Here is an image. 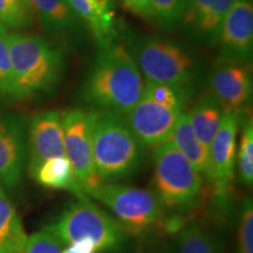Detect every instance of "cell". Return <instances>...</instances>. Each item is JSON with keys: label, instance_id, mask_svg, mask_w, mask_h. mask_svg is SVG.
I'll use <instances>...</instances> for the list:
<instances>
[{"label": "cell", "instance_id": "cell-30", "mask_svg": "<svg viewBox=\"0 0 253 253\" xmlns=\"http://www.w3.org/2000/svg\"><path fill=\"white\" fill-rule=\"evenodd\" d=\"M129 9L143 18H153L150 0H121Z\"/></svg>", "mask_w": 253, "mask_h": 253}, {"label": "cell", "instance_id": "cell-13", "mask_svg": "<svg viewBox=\"0 0 253 253\" xmlns=\"http://www.w3.org/2000/svg\"><path fill=\"white\" fill-rule=\"evenodd\" d=\"M66 156L62 113L45 110L31 120L27 141V169L32 175L38 167L53 157Z\"/></svg>", "mask_w": 253, "mask_h": 253}, {"label": "cell", "instance_id": "cell-6", "mask_svg": "<svg viewBox=\"0 0 253 253\" xmlns=\"http://www.w3.org/2000/svg\"><path fill=\"white\" fill-rule=\"evenodd\" d=\"M131 55L145 81L188 88L195 80L197 61L182 45L160 38H145L134 43Z\"/></svg>", "mask_w": 253, "mask_h": 253}, {"label": "cell", "instance_id": "cell-24", "mask_svg": "<svg viewBox=\"0 0 253 253\" xmlns=\"http://www.w3.org/2000/svg\"><path fill=\"white\" fill-rule=\"evenodd\" d=\"M236 163L240 182L251 186L253 182V125L251 119L246 120L243 126Z\"/></svg>", "mask_w": 253, "mask_h": 253}, {"label": "cell", "instance_id": "cell-23", "mask_svg": "<svg viewBox=\"0 0 253 253\" xmlns=\"http://www.w3.org/2000/svg\"><path fill=\"white\" fill-rule=\"evenodd\" d=\"M188 96L189 90L185 87L144 81L143 97L169 108L183 110L188 101Z\"/></svg>", "mask_w": 253, "mask_h": 253}, {"label": "cell", "instance_id": "cell-10", "mask_svg": "<svg viewBox=\"0 0 253 253\" xmlns=\"http://www.w3.org/2000/svg\"><path fill=\"white\" fill-rule=\"evenodd\" d=\"M214 45L219 61L249 63L253 49L252 0H237L224 18Z\"/></svg>", "mask_w": 253, "mask_h": 253}, {"label": "cell", "instance_id": "cell-18", "mask_svg": "<svg viewBox=\"0 0 253 253\" xmlns=\"http://www.w3.org/2000/svg\"><path fill=\"white\" fill-rule=\"evenodd\" d=\"M42 186L49 189L65 190L82 202H91L79 184L72 166L66 156L53 157L45 161L31 175Z\"/></svg>", "mask_w": 253, "mask_h": 253}, {"label": "cell", "instance_id": "cell-14", "mask_svg": "<svg viewBox=\"0 0 253 253\" xmlns=\"http://www.w3.org/2000/svg\"><path fill=\"white\" fill-rule=\"evenodd\" d=\"M27 162V143L23 122L0 113V184L13 190L20 184Z\"/></svg>", "mask_w": 253, "mask_h": 253}, {"label": "cell", "instance_id": "cell-22", "mask_svg": "<svg viewBox=\"0 0 253 253\" xmlns=\"http://www.w3.org/2000/svg\"><path fill=\"white\" fill-rule=\"evenodd\" d=\"M177 253H218L212 237L197 223L183 226L177 236Z\"/></svg>", "mask_w": 253, "mask_h": 253}, {"label": "cell", "instance_id": "cell-7", "mask_svg": "<svg viewBox=\"0 0 253 253\" xmlns=\"http://www.w3.org/2000/svg\"><path fill=\"white\" fill-rule=\"evenodd\" d=\"M90 198L108 208L128 236L144 235L166 213L153 190L121 183H102Z\"/></svg>", "mask_w": 253, "mask_h": 253}, {"label": "cell", "instance_id": "cell-12", "mask_svg": "<svg viewBox=\"0 0 253 253\" xmlns=\"http://www.w3.org/2000/svg\"><path fill=\"white\" fill-rule=\"evenodd\" d=\"M182 112L142 97L126 114L125 119L144 149H155L170 140Z\"/></svg>", "mask_w": 253, "mask_h": 253}, {"label": "cell", "instance_id": "cell-26", "mask_svg": "<svg viewBox=\"0 0 253 253\" xmlns=\"http://www.w3.org/2000/svg\"><path fill=\"white\" fill-rule=\"evenodd\" d=\"M236 253H253V204L251 198H246L240 208Z\"/></svg>", "mask_w": 253, "mask_h": 253}, {"label": "cell", "instance_id": "cell-31", "mask_svg": "<svg viewBox=\"0 0 253 253\" xmlns=\"http://www.w3.org/2000/svg\"><path fill=\"white\" fill-rule=\"evenodd\" d=\"M62 253H99L93 244L87 240H80V242L73 243L67 245V248L62 250Z\"/></svg>", "mask_w": 253, "mask_h": 253}, {"label": "cell", "instance_id": "cell-19", "mask_svg": "<svg viewBox=\"0 0 253 253\" xmlns=\"http://www.w3.org/2000/svg\"><path fill=\"white\" fill-rule=\"evenodd\" d=\"M27 237L7 190L0 184V253H23Z\"/></svg>", "mask_w": 253, "mask_h": 253}, {"label": "cell", "instance_id": "cell-28", "mask_svg": "<svg viewBox=\"0 0 253 253\" xmlns=\"http://www.w3.org/2000/svg\"><path fill=\"white\" fill-rule=\"evenodd\" d=\"M7 33L0 34V95L14 99V80L9 58Z\"/></svg>", "mask_w": 253, "mask_h": 253}, {"label": "cell", "instance_id": "cell-9", "mask_svg": "<svg viewBox=\"0 0 253 253\" xmlns=\"http://www.w3.org/2000/svg\"><path fill=\"white\" fill-rule=\"evenodd\" d=\"M239 121V114H224L223 121L209 145V167L205 178L219 201L229 195L235 175Z\"/></svg>", "mask_w": 253, "mask_h": 253}, {"label": "cell", "instance_id": "cell-29", "mask_svg": "<svg viewBox=\"0 0 253 253\" xmlns=\"http://www.w3.org/2000/svg\"><path fill=\"white\" fill-rule=\"evenodd\" d=\"M62 243L47 230L28 236L23 253H62Z\"/></svg>", "mask_w": 253, "mask_h": 253}, {"label": "cell", "instance_id": "cell-5", "mask_svg": "<svg viewBox=\"0 0 253 253\" xmlns=\"http://www.w3.org/2000/svg\"><path fill=\"white\" fill-rule=\"evenodd\" d=\"M153 158L154 192L164 212L183 213L192 210L203 190L201 173L170 141L155 148Z\"/></svg>", "mask_w": 253, "mask_h": 253}, {"label": "cell", "instance_id": "cell-4", "mask_svg": "<svg viewBox=\"0 0 253 253\" xmlns=\"http://www.w3.org/2000/svg\"><path fill=\"white\" fill-rule=\"evenodd\" d=\"M62 245L87 240L99 253H121L129 244L128 233L115 218L93 202L68 203L61 213L45 226Z\"/></svg>", "mask_w": 253, "mask_h": 253}, {"label": "cell", "instance_id": "cell-32", "mask_svg": "<svg viewBox=\"0 0 253 253\" xmlns=\"http://www.w3.org/2000/svg\"><path fill=\"white\" fill-rule=\"evenodd\" d=\"M7 33V28H6L4 25L0 23V34H6Z\"/></svg>", "mask_w": 253, "mask_h": 253}, {"label": "cell", "instance_id": "cell-25", "mask_svg": "<svg viewBox=\"0 0 253 253\" xmlns=\"http://www.w3.org/2000/svg\"><path fill=\"white\" fill-rule=\"evenodd\" d=\"M0 23L11 28H25L32 23L25 0H0Z\"/></svg>", "mask_w": 253, "mask_h": 253}, {"label": "cell", "instance_id": "cell-27", "mask_svg": "<svg viewBox=\"0 0 253 253\" xmlns=\"http://www.w3.org/2000/svg\"><path fill=\"white\" fill-rule=\"evenodd\" d=\"M188 0H150L153 15L164 27H171L181 20Z\"/></svg>", "mask_w": 253, "mask_h": 253}, {"label": "cell", "instance_id": "cell-11", "mask_svg": "<svg viewBox=\"0 0 253 253\" xmlns=\"http://www.w3.org/2000/svg\"><path fill=\"white\" fill-rule=\"evenodd\" d=\"M211 96L224 113L240 114L252 97V78L249 65L237 61H218L209 75Z\"/></svg>", "mask_w": 253, "mask_h": 253}, {"label": "cell", "instance_id": "cell-21", "mask_svg": "<svg viewBox=\"0 0 253 253\" xmlns=\"http://www.w3.org/2000/svg\"><path fill=\"white\" fill-rule=\"evenodd\" d=\"M186 114L195 135L209 149L225 114L220 104L212 96H207L199 100Z\"/></svg>", "mask_w": 253, "mask_h": 253}, {"label": "cell", "instance_id": "cell-8", "mask_svg": "<svg viewBox=\"0 0 253 253\" xmlns=\"http://www.w3.org/2000/svg\"><path fill=\"white\" fill-rule=\"evenodd\" d=\"M65 155L75 178L88 197L102 184L91 150V113L81 108L62 113Z\"/></svg>", "mask_w": 253, "mask_h": 253}, {"label": "cell", "instance_id": "cell-17", "mask_svg": "<svg viewBox=\"0 0 253 253\" xmlns=\"http://www.w3.org/2000/svg\"><path fill=\"white\" fill-rule=\"evenodd\" d=\"M25 2L50 36L71 34L80 23L67 0H25Z\"/></svg>", "mask_w": 253, "mask_h": 253}, {"label": "cell", "instance_id": "cell-2", "mask_svg": "<svg viewBox=\"0 0 253 253\" xmlns=\"http://www.w3.org/2000/svg\"><path fill=\"white\" fill-rule=\"evenodd\" d=\"M91 113V150L97 175L103 183H121L140 169L144 148L125 116L110 110Z\"/></svg>", "mask_w": 253, "mask_h": 253}, {"label": "cell", "instance_id": "cell-20", "mask_svg": "<svg viewBox=\"0 0 253 253\" xmlns=\"http://www.w3.org/2000/svg\"><path fill=\"white\" fill-rule=\"evenodd\" d=\"M169 141L195 168L196 171L201 175L207 176L209 167V149L195 135L191 126H190L186 113L182 112L179 115Z\"/></svg>", "mask_w": 253, "mask_h": 253}, {"label": "cell", "instance_id": "cell-16", "mask_svg": "<svg viewBox=\"0 0 253 253\" xmlns=\"http://www.w3.org/2000/svg\"><path fill=\"white\" fill-rule=\"evenodd\" d=\"M79 21L84 23L100 48L116 42L118 20L113 0H67Z\"/></svg>", "mask_w": 253, "mask_h": 253}, {"label": "cell", "instance_id": "cell-3", "mask_svg": "<svg viewBox=\"0 0 253 253\" xmlns=\"http://www.w3.org/2000/svg\"><path fill=\"white\" fill-rule=\"evenodd\" d=\"M14 80V100L48 93L60 80L62 55L48 41L34 34H7Z\"/></svg>", "mask_w": 253, "mask_h": 253}, {"label": "cell", "instance_id": "cell-1", "mask_svg": "<svg viewBox=\"0 0 253 253\" xmlns=\"http://www.w3.org/2000/svg\"><path fill=\"white\" fill-rule=\"evenodd\" d=\"M144 80L131 53L114 42L100 48L81 90L82 100L100 110L126 115L143 97Z\"/></svg>", "mask_w": 253, "mask_h": 253}, {"label": "cell", "instance_id": "cell-15", "mask_svg": "<svg viewBox=\"0 0 253 253\" xmlns=\"http://www.w3.org/2000/svg\"><path fill=\"white\" fill-rule=\"evenodd\" d=\"M237 0H188L182 14L185 31L202 42L214 45L224 18Z\"/></svg>", "mask_w": 253, "mask_h": 253}]
</instances>
